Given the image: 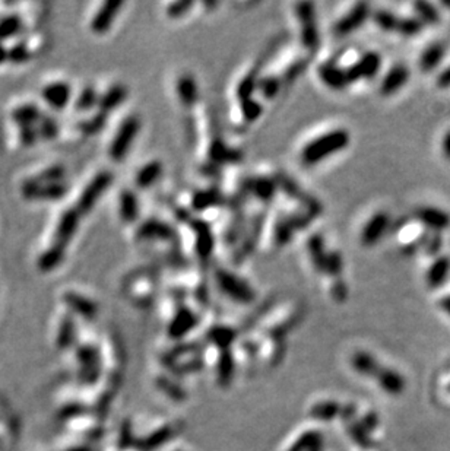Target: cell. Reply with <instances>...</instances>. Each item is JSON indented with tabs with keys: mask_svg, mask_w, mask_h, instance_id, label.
<instances>
[{
	"mask_svg": "<svg viewBox=\"0 0 450 451\" xmlns=\"http://www.w3.org/2000/svg\"><path fill=\"white\" fill-rule=\"evenodd\" d=\"M351 142L350 131L345 129H334L326 134L312 139L304 145L300 159L304 167H313L325 161L326 158L332 156L345 149Z\"/></svg>",
	"mask_w": 450,
	"mask_h": 451,
	"instance_id": "obj_1",
	"label": "cell"
},
{
	"mask_svg": "<svg viewBox=\"0 0 450 451\" xmlns=\"http://www.w3.org/2000/svg\"><path fill=\"white\" fill-rule=\"evenodd\" d=\"M139 130H141V118L135 114L127 116L120 123L109 149L110 158L113 161H122V159H125L130 147L134 145Z\"/></svg>",
	"mask_w": 450,
	"mask_h": 451,
	"instance_id": "obj_2",
	"label": "cell"
},
{
	"mask_svg": "<svg viewBox=\"0 0 450 451\" xmlns=\"http://www.w3.org/2000/svg\"><path fill=\"white\" fill-rule=\"evenodd\" d=\"M111 183L113 174L110 171H101L97 176H94V178L87 184V187L82 190L76 202L75 209L79 212V215H88L100 201V197L110 187Z\"/></svg>",
	"mask_w": 450,
	"mask_h": 451,
	"instance_id": "obj_3",
	"label": "cell"
},
{
	"mask_svg": "<svg viewBox=\"0 0 450 451\" xmlns=\"http://www.w3.org/2000/svg\"><path fill=\"white\" fill-rule=\"evenodd\" d=\"M69 187L64 183L55 184H38L33 178L25 180L21 185V193L26 201H47L56 202L60 201L68 193Z\"/></svg>",
	"mask_w": 450,
	"mask_h": 451,
	"instance_id": "obj_4",
	"label": "cell"
},
{
	"mask_svg": "<svg viewBox=\"0 0 450 451\" xmlns=\"http://www.w3.org/2000/svg\"><path fill=\"white\" fill-rule=\"evenodd\" d=\"M296 15L300 21V38L301 44L306 50H316L319 46V31L314 19L313 3L296 5Z\"/></svg>",
	"mask_w": 450,
	"mask_h": 451,
	"instance_id": "obj_5",
	"label": "cell"
},
{
	"mask_svg": "<svg viewBox=\"0 0 450 451\" xmlns=\"http://www.w3.org/2000/svg\"><path fill=\"white\" fill-rule=\"evenodd\" d=\"M380 68L381 56L376 51H367L345 68L348 84L359 82L360 79H372L379 73Z\"/></svg>",
	"mask_w": 450,
	"mask_h": 451,
	"instance_id": "obj_6",
	"label": "cell"
},
{
	"mask_svg": "<svg viewBox=\"0 0 450 451\" xmlns=\"http://www.w3.org/2000/svg\"><path fill=\"white\" fill-rule=\"evenodd\" d=\"M215 277L218 286L231 298L243 302H247L253 298V289H251L250 285H247L240 276H237L224 268H218L215 272Z\"/></svg>",
	"mask_w": 450,
	"mask_h": 451,
	"instance_id": "obj_7",
	"label": "cell"
},
{
	"mask_svg": "<svg viewBox=\"0 0 450 451\" xmlns=\"http://www.w3.org/2000/svg\"><path fill=\"white\" fill-rule=\"evenodd\" d=\"M372 9L368 3H357L354 5L345 15H342L334 25V34L336 37H347L351 33L357 31L360 26L368 19Z\"/></svg>",
	"mask_w": 450,
	"mask_h": 451,
	"instance_id": "obj_8",
	"label": "cell"
},
{
	"mask_svg": "<svg viewBox=\"0 0 450 451\" xmlns=\"http://www.w3.org/2000/svg\"><path fill=\"white\" fill-rule=\"evenodd\" d=\"M390 217L388 212H376V214L370 218L361 230L360 234V243L363 247H373L377 244L383 237L390 228Z\"/></svg>",
	"mask_w": 450,
	"mask_h": 451,
	"instance_id": "obj_9",
	"label": "cell"
},
{
	"mask_svg": "<svg viewBox=\"0 0 450 451\" xmlns=\"http://www.w3.org/2000/svg\"><path fill=\"white\" fill-rule=\"evenodd\" d=\"M414 218L434 234H442L450 228V214L440 208L420 206L414 210Z\"/></svg>",
	"mask_w": 450,
	"mask_h": 451,
	"instance_id": "obj_10",
	"label": "cell"
},
{
	"mask_svg": "<svg viewBox=\"0 0 450 451\" xmlns=\"http://www.w3.org/2000/svg\"><path fill=\"white\" fill-rule=\"evenodd\" d=\"M79 219H81V215H79V212L75 208L66 209L60 215V219L57 222L55 238H53V244L60 246L63 248L68 247V244L71 243V240L78 231Z\"/></svg>",
	"mask_w": 450,
	"mask_h": 451,
	"instance_id": "obj_11",
	"label": "cell"
},
{
	"mask_svg": "<svg viewBox=\"0 0 450 451\" xmlns=\"http://www.w3.org/2000/svg\"><path fill=\"white\" fill-rule=\"evenodd\" d=\"M409 81V69L404 63H398L392 66L388 71L385 77L381 79L380 84V94L383 97H390L402 89Z\"/></svg>",
	"mask_w": 450,
	"mask_h": 451,
	"instance_id": "obj_12",
	"label": "cell"
},
{
	"mask_svg": "<svg viewBox=\"0 0 450 451\" xmlns=\"http://www.w3.org/2000/svg\"><path fill=\"white\" fill-rule=\"evenodd\" d=\"M122 2H105L96 12V15L91 19V31L94 34H105L110 28L117 17L118 10L122 9Z\"/></svg>",
	"mask_w": 450,
	"mask_h": 451,
	"instance_id": "obj_13",
	"label": "cell"
},
{
	"mask_svg": "<svg viewBox=\"0 0 450 451\" xmlns=\"http://www.w3.org/2000/svg\"><path fill=\"white\" fill-rule=\"evenodd\" d=\"M317 73H319L322 82L330 89L339 91L350 85L345 68H342V66H339L335 62L322 63L319 66V69H317Z\"/></svg>",
	"mask_w": 450,
	"mask_h": 451,
	"instance_id": "obj_14",
	"label": "cell"
},
{
	"mask_svg": "<svg viewBox=\"0 0 450 451\" xmlns=\"http://www.w3.org/2000/svg\"><path fill=\"white\" fill-rule=\"evenodd\" d=\"M42 95L50 107L56 110H63L69 104L72 97V88L66 82L48 84L43 88Z\"/></svg>",
	"mask_w": 450,
	"mask_h": 451,
	"instance_id": "obj_15",
	"label": "cell"
},
{
	"mask_svg": "<svg viewBox=\"0 0 450 451\" xmlns=\"http://www.w3.org/2000/svg\"><path fill=\"white\" fill-rule=\"evenodd\" d=\"M173 235L174 231L170 225L158 219L145 221L136 232L138 240H171Z\"/></svg>",
	"mask_w": 450,
	"mask_h": 451,
	"instance_id": "obj_16",
	"label": "cell"
},
{
	"mask_svg": "<svg viewBox=\"0 0 450 451\" xmlns=\"http://www.w3.org/2000/svg\"><path fill=\"white\" fill-rule=\"evenodd\" d=\"M450 276V257L449 256H439L435 257L434 261L430 264L426 273V282L429 288L438 289L443 286Z\"/></svg>",
	"mask_w": 450,
	"mask_h": 451,
	"instance_id": "obj_17",
	"label": "cell"
},
{
	"mask_svg": "<svg viewBox=\"0 0 450 451\" xmlns=\"http://www.w3.org/2000/svg\"><path fill=\"white\" fill-rule=\"evenodd\" d=\"M376 378L379 380L380 387L385 390L388 394L399 396L406 389V381H405L404 376L401 373H398V371H395V369L380 368Z\"/></svg>",
	"mask_w": 450,
	"mask_h": 451,
	"instance_id": "obj_18",
	"label": "cell"
},
{
	"mask_svg": "<svg viewBox=\"0 0 450 451\" xmlns=\"http://www.w3.org/2000/svg\"><path fill=\"white\" fill-rule=\"evenodd\" d=\"M118 217L125 223H135L139 217V202L134 190H123L118 194Z\"/></svg>",
	"mask_w": 450,
	"mask_h": 451,
	"instance_id": "obj_19",
	"label": "cell"
},
{
	"mask_svg": "<svg viewBox=\"0 0 450 451\" xmlns=\"http://www.w3.org/2000/svg\"><path fill=\"white\" fill-rule=\"evenodd\" d=\"M446 55V46L443 43H431L424 51L421 53L418 66L420 71L424 73L433 72L443 62Z\"/></svg>",
	"mask_w": 450,
	"mask_h": 451,
	"instance_id": "obj_20",
	"label": "cell"
},
{
	"mask_svg": "<svg viewBox=\"0 0 450 451\" xmlns=\"http://www.w3.org/2000/svg\"><path fill=\"white\" fill-rule=\"evenodd\" d=\"M126 97H127V88L122 84H116L105 91L102 95H100L98 109L101 113L107 116L109 113L116 110L118 105L126 100Z\"/></svg>",
	"mask_w": 450,
	"mask_h": 451,
	"instance_id": "obj_21",
	"label": "cell"
},
{
	"mask_svg": "<svg viewBox=\"0 0 450 451\" xmlns=\"http://www.w3.org/2000/svg\"><path fill=\"white\" fill-rule=\"evenodd\" d=\"M163 163L158 161V159H154V161H150L145 165L139 168L135 177V184L138 185V189H150L151 185H154L160 177L163 176Z\"/></svg>",
	"mask_w": 450,
	"mask_h": 451,
	"instance_id": "obj_22",
	"label": "cell"
},
{
	"mask_svg": "<svg viewBox=\"0 0 450 451\" xmlns=\"http://www.w3.org/2000/svg\"><path fill=\"white\" fill-rule=\"evenodd\" d=\"M176 92L177 97L181 102L183 107L190 109L197 101V85L195 77L189 73H183L176 84Z\"/></svg>",
	"mask_w": 450,
	"mask_h": 451,
	"instance_id": "obj_23",
	"label": "cell"
},
{
	"mask_svg": "<svg viewBox=\"0 0 450 451\" xmlns=\"http://www.w3.org/2000/svg\"><path fill=\"white\" fill-rule=\"evenodd\" d=\"M278 190V184L275 177H256L250 180L249 192L258 197L260 202H271L275 192Z\"/></svg>",
	"mask_w": 450,
	"mask_h": 451,
	"instance_id": "obj_24",
	"label": "cell"
},
{
	"mask_svg": "<svg viewBox=\"0 0 450 451\" xmlns=\"http://www.w3.org/2000/svg\"><path fill=\"white\" fill-rule=\"evenodd\" d=\"M42 116H43V113L39 111V109L33 102L22 104V105H19V107L13 109L10 113L12 122L17 123L19 127L34 126V123H38L39 117Z\"/></svg>",
	"mask_w": 450,
	"mask_h": 451,
	"instance_id": "obj_25",
	"label": "cell"
},
{
	"mask_svg": "<svg viewBox=\"0 0 450 451\" xmlns=\"http://www.w3.org/2000/svg\"><path fill=\"white\" fill-rule=\"evenodd\" d=\"M307 250H309V256H310L313 268L317 272L325 273L327 251L325 248V241H323L322 235H313V237H310V240L307 243Z\"/></svg>",
	"mask_w": 450,
	"mask_h": 451,
	"instance_id": "obj_26",
	"label": "cell"
},
{
	"mask_svg": "<svg viewBox=\"0 0 450 451\" xmlns=\"http://www.w3.org/2000/svg\"><path fill=\"white\" fill-rule=\"evenodd\" d=\"M64 253H66V248L56 246V244H51L44 253H42V256L38 257L37 260V266L42 272H51L55 270L59 264L63 261L64 259Z\"/></svg>",
	"mask_w": 450,
	"mask_h": 451,
	"instance_id": "obj_27",
	"label": "cell"
},
{
	"mask_svg": "<svg viewBox=\"0 0 450 451\" xmlns=\"http://www.w3.org/2000/svg\"><path fill=\"white\" fill-rule=\"evenodd\" d=\"M64 301L72 310H75L79 314H82L84 317H92L97 311L94 302H91L88 298H85L82 295H78L75 293L66 294Z\"/></svg>",
	"mask_w": 450,
	"mask_h": 451,
	"instance_id": "obj_28",
	"label": "cell"
},
{
	"mask_svg": "<svg viewBox=\"0 0 450 451\" xmlns=\"http://www.w3.org/2000/svg\"><path fill=\"white\" fill-rule=\"evenodd\" d=\"M414 9L417 12V18L424 25H438L442 19L439 9L430 2H415Z\"/></svg>",
	"mask_w": 450,
	"mask_h": 451,
	"instance_id": "obj_29",
	"label": "cell"
},
{
	"mask_svg": "<svg viewBox=\"0 0 450 451\" xmlns=\"http://www.w3.org/2000/svg\"><path fill=\"white\" fill-rule=\"evenodd\" d=\"M373 19H375V24L379 26L381 31L396 33V31H398V25H399L401 18L396 17L395 13H392L390 10L379 9V10L373 12Z\"/></svg>",
	"mask_w": 450,
	"mask_h": 451,
	"instance_id": "obj_30",
	"label": "cell"
},
{
	"mask_svg": "<svg viewBox=\"0 0 450 451\" xmlns=\"http://www.w3.org/2000/svg\"><path fill=\"white\" fill-rule=\"evenodd\" d=\"M22 30V18L19 15H6L0 19V43L19 34Z\"/></svg>",
	"mask_w": 450,
	"mask_h": 451,
	"instance_id": "obj_31",
	"label": "cell"
},
{
	"mask_svg": "<svg viewBox=\"0 0 450 451\" xmlns=\"http://www.w3.org/2000/svg\"><path fill=\"white\" fill-rule=\"evenodd\" d=\"M98 100H100V94L96 91V88L92 86H85L81 94L78 95L76 102H75V107L78 111H89L98 105Z\"/></svg>",
	"mask_w": 450,
	"mask_h": 451,
	"instance_id": "obj_32",
	"label": "cell"
},
{
	"mask_svg": "<svg viewBox=\"0 0 450 451\" xmlns=\"http://www.w3.org/2000/svg\"><path fill=\"white\" fill-rule=\"evenodd\" d=\"M219 203V194L214 190H202L192 199V208L196 210H206L215 208Z\"/></svg>",
	"mask_w": 450,
	"mask_h": 451,
	"instance_id": "obj_33",
	"label": "cell"
},
{
	"mask_svg": "<svg viewBox=\"0 0 450 451\" xmlns=\"http://www.w3.org/2000/svg\"><path fill=\"white\" fill-rule=\"evenodd\" d=\"M37 125H38V127H37L38 136H42L46 140H53L57 138L60 129H59V123L53 117L43 114L42 117H39Z\"/></svg>",
	"mask_w": 450,
	"mask_h": 451,
	"instance_id": "obj_34",
	"label": "cell"
},
{
	"mask_svg": "<svg viewBox=\"0 0 450 451\" xmlns=\"http://www.w3.org/2000/svg\"><path fill=\"white\" fill-rule=\"evenodd\" d=\"M64 167L63 165H51L42 172H38L35 177H33V181L38 184H55L62 183L64 177Z\"/></svg>",
	"mask_w": 450,
	"mask_h": 451,
	"instance_id": "obj_35",
	"label": "cell"
},
{
	"mask_svg": "<svg viewBox=\"0 0 450 451\" xmlns=\"http://www.w3.org/2000/svg\"><path fill=\"white\" fill-rule=\"evenodd\" d=\"M105 120H107V117H105L104 113L100 111L98 114L92 116L91 118H87V120H82L79 123L78 130L85 136H92L98 134V131L105 126Z\"/></svg>",
	"mask_w": 450,
	"mask_h": 451,
	"instance_id": "obj_36",
	"label": "cell"
},
{
	"mask_svg": "<svg viewBox=\"0 0 450 451\" xmlns=\"http://www.w3.org/2000/svg\"><path fill=\"white\" fill-rule=\"evenodd\" d=\"M422 30H424V24H422L417 17H406L399 19L398 31L404 37H417Z\"/></svg>",
	"mask_w": 450,
	"mask_h": 451,
	"instance_id": "obj_37",
	"label": "cell"
},
{
	"mask_svg": "<svg viewBox=\"0 0 450 451\" xmlns=\"http://www.w3.org/2000/svg\"><path fill=\"white\" fill-rule=\"evenodd\" d=\"M238 104H240L238 105V109H240V114L243 117V120L247 123H253L262 114V105L258 101H255L253 98L246 100V101L238 102Z\"/></svg>",
	"mask_w": 450,
	"mask_h": 451,
	"instance_id": "obj_38",
	"label": "cell"
},
{
	"mask_svg": "<svg viewBox=\"0 0 450 451\" xmlns=\"http://www.w3.org/2000/svg\"><path fill=\"white\" fill-rule=\"evenodd\" d=\"M258 88L262 92L263 97H267V98L271 100L278 94V91H280L281 79L276 77V76H272V75L260 77L258 81Z\"/></svg>",
	"mask_w": 450,
	"mask_h": 451,
	"instance_id": "obj_39",
	"label": "cell"
},
{
	"mask_svg": "<svg viewBox=\"0 0 450 451\" xmlns=\"http://www.w3.org/2000/svg\"><path fill=\"white\" fill-rule=\"evenodd\" d=\"M30 57H31L30 47L26 46V43H24V42L15 43L8 51V60L10 63H15V64H22L25 62H28Z\"/></svg>",
	"mask_w": 450,
	"mask_h": 451,
	"instance_id": "obj_40",
	"label": "cell"
},
{
	"mask_svg": "<svg viewBox=\"0 0 450 451\" xmlns=\"http://www.w3.org/2000/svg\"><path fill=\"white\" fill-rule=\"evenodd\" d=\"M193 6H195L193 2H174V3H170L165 8V13L170 18L177 19V18H181L186 15L189 9H192Z\"/></svg>",
	"mask_w": 450,
	"mask_h": 451,
	"instance_id": "obj_41",
	"label": "cell"
},
{
	"mask_svg": "<svg viewBox=\"0 0 450 451\" xmlns=\"http://www.w3.org/2000/svg\"><path fill=\"white\" fill-rule=\"evenodd\" d=\"M38 131L34 126H25V127H19V140L24 145V147L30 148L33 145L37 143L38 140Z\"/></svg>",
	"mask_w": 450,
	"mask_h": 451,
	"instance_id": "obj_42",
	"label": "cell"
},
{
	"mask_svg": "<svg viewBox=\"0 0 450 451\" xmlns=\"http://www.w3.org/2000/svg\"><path fill=\"white\" fill-rule=\"evenodd\" d=\"M442 244H443V238L440 234H431L430 237L426 238V244H424V253L429 256H435L439 255V251L442 250Z\"/></svg>",
	"mask_w": 450,
	"mask_h": 451,
	"instance_id": "obj_43",
	"label": "cell"
},
{
	"mask_svg": "<svg viewBox=\"0 0 450 451\" xmlns=\"http://www.w3.org/2000/svg\"><path fill=\"white\" fill-rule=\"evenodd\" d=\"M435 85H438V88L440 89L450 88V66L439 73L438 79H435Z\"/></svg>",
	"mask_w": 450,
	"mask_h": 451,
	"instance_id": "obj_44",
	"label": "cell"
},
{
	"mask_svg": "<svg viewBox=\"0 0 450 451\" xmlns=\"http://www.w3.org/2000/svg\"><path fill=\"white\" fill-rule=\"evenodd\" d=\"M442 152L443 156L450 161V130H447L442 139Z\"/></svg>",
	"mask_w": 450,
	"mask_h": 451,
	"instance_id": "obj_45",
	"label": "cell"
},
{
	"mask_svg": "<svg viewBox=\"0 0 450 451\" xmlns=\"http://www.w3.org/2000/svg\"><path fill=\"white\" fill-rule=\"evenodd\" d=\"M439 307L444 314L450 317V295H444L439 300Z\"/></svg>",
	"mask_w": 450,
	"mask_h": 451,
	"instance_id": "obj_46",
	"label": "cell"
},
{
	"mask_svg": "<svg viewBox=\"0 0 450 451\" xmlns=\"http://www.w3.org/2000/svg\"><path fill=\"white\" fill-rule=\"evenodd\" d=\"M8 48L5 47L3 43H0V64L5 63L8 60Z\"/></svg>",
	"mask_w": 450,
	"mask_h": 451,
	"instance_id": "obj_47",
	"label": "cell"
},
{
	"mask_svg": "<svg viewBox=\"0 0 450 451\" xmlns=\"http://www.w3.org/2000/svg\"><path fill=\"white\" fill-rule=\"evenodd\" d=\"M442 5H443V6H446V8H450V2H443Z\"/></svg>",
	"mask_w": 450,
	"mask_h": 451,
	"instance_id": "obj_48",
	"label": "cell"
},
{
	"mask_svg": "<svg viewBox=\"0 0 450 451\" xmlns=\"http://www.w3.org/2000/svg\"><path fill=\"white\" fill-rule=\"evenodd\" d=\"M447 392L450 393V383H449V386H447Z\"/></svg>",
	"mask_w": 450,
	"mask_h": 451,
	"instance_id": "obj_49",
	"label": "cell"
}]
</instances>
